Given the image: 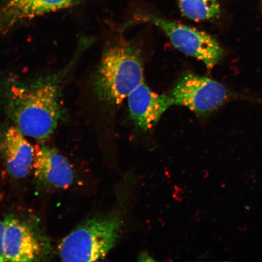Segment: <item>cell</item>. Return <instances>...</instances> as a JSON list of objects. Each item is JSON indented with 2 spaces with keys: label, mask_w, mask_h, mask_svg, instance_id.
Here are the masks:
<instances>
[{
  "label": "cell",
  "mask_w": 262,
  "mask_h": 262,
  "mask_svg": "<svg viewBox=\"0 0 262 262\" xmlns=\"http://www.w3.org/2000/svg\"><path fill=\"white\" fill-rule=\"evenodd\" d=\"M182 14L196 21L209 20L221 15L219 0H179Z\"/></svg>",
  "instance_id": "11"
},
{
  "label": "cell",
  "mask_w": 262,
  "mask_h": 262,
  "mask_svg": "<svg viewBox=\"0 0 262 262\" xmlns=\"http://www.w3.org/2000/svg\"><path fill=\"white\" fill-rule=\"evenodd\" d=\"M66 73L64 70L29 83L12 82L6 87V113L25 136L45 140L57 129L63 117L61 84Z\"/></svg>",
  "instance_id": "1"
},
{
  "label": "cell",
  "mask_w": 262,
  "mask_h": 262,
  "mask_svg": "<svg viewBox=\"0 0 262 262\" xmlns=\"http://www.w3.org/2000/svg\"><path fill=\"white\" fill-rule=\"evenodd\" d=\"M3 231H4V221L0 219V262L5 261L3 252Z\"/></svg>",
  "instance_id": "12"
},
{
  "label": "cell",
  "mask_w": 262,
  "mask_h": 262,
  "mask_svg": "<svg viewBox=\"0 0 262 262\" xmlns=\"http://www.w3.org/2000/svg\"><path fill=\"white\" fill-rule=\"evenodd\" d=\"M15 126L9 127L0 140V150L8 171L16 179H24L33 168L35 147Z\"/></svg>",
  "instance_id": "10"
},
{
  "label": "cell",
  "mask_w": 262,
  "mask_h": 262,
  "mask_svg": "<svg viewBox=\"0 0 262 262\" xmlns=\"http://www.w3.org/2000/svg\"><path fill=\"white\" fill-rule=\"evenodd\" d=\"M140 19L162 29L173 47L202 61L208 69L214 68L224 55L218 41L204 32L151 15L143 16Z\"/></svg>",
  "instance_id": "4"
},
{
  "label": "cell",
  "mask_w": 262,
  "mask_h": 262,
  "mask_svg": "<svg viewBox=\"0 0 262 262\" xmlns=\"http://www.w3.org/2000/svg\"><path fill=\"white\" fill-rule=\"evenodd\" d=\"M122 225L119 211L89 219L61 241L59 256L63 261L102 260L116 245Z\"/></svg>",
  "instance_id": "3"
},
{
  "label": "cell",
  "mask_w": 262,
  "mask_h": 262,
  "mask_svg": "<svg viewBox=\"0 0 262 262\" xmlns=\"http://www.w3.org/2000/svg\"><path fill=\"white\" fill-rule=\"evenodd\" d=\"M127 98L131 119L144 130L155 127L162 115L172 106L169 95L155 93L144 82Z\"/></svg>",
  "instance_id": "9"
},
{
  "label": "cell",
  "mask_w": 262,
  "mask_h": 262,
  "mask_svg": "<svg viewBox=\"0 0 262 262\" xmlns=\"http://www.w3.org/2000/svg\"><path fill=\"white\" fill-rule=\"evenodd\" d=\"M80 0H3L0 5V38L21 23L69 8Z\"/></svg>",
  "instance_id": "7"
},
{
  "label": "cell",
  "mask_w": 262,
  "mask_h": 262,
  "mask_svg": "<svg viewBox=\"0 0 262 262\" xmlns=\"http://www.w3.org/2000/svg\"><path fill=\"white\" fill-rule=\"evenodd\" d=\"M3 235L5 261H40L49 253L48 242L37 229L24 219L6 216Z\"/></svg>",
  "instance_id": "6"
},
{
  "label": "cell",
  "mask_w": 262,
  "mask_h": 262,
  "mask_svg": "<svg viewBox=\"0 0 262 262\" xmlns=\"http://www.w3.org/2000/svg\"><path fill=\"white\" fill-rule=\"evenodd\" d=\"M169 96L172 106L188 107L199 116H205L227 102L231 93L224 84L211 78L186 74Z\"/></svg>",
  "instance_id": "5"
},
{
  "label": "cell",
  "mask_w": 262,
  "mask_h": 262,
  "mask_svg": "<svg viewBox=\"0 0 262 262\" xmlns=\"http://www.w3.org/2000/svg\"><path fill=\"white\" fill-rule=\"evenodd\" d=\"M32 170L35 179L49 188L67 189L74 182V172L71 164L54 147H35Z\"/></svg>",
  "instance_id": "8"
},
{
  "label": "cell",
  "mask_w": 262,
  "mask_h": 262,
  "mask_svg": "<svg viewBox=\"0 0 262 262\" xmlns=\"http://www.w3.org/2000/svg\"><path fill=\"white\" fill-rule=\"evenodd\" d=\"M143 82L142 59L137 49L129 45L115 44L104 51L93 86L98 100L119 104Z\"/></svg>",
  "instance_id": "2"
}]
</instances>
